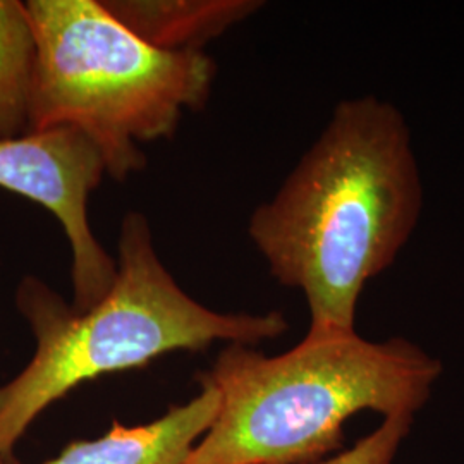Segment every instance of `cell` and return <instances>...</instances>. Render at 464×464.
<instances>
[{
	"instance_id": "obj_1",
	"label": "cell",
	"mask_w": 464,
	"mask_h": 464,
	"mask_svg": "<svg viewBox=\"0 0 464 464\" xmlns=\"http://www.w3.org/2000/svg\"><path fill=\"white\" fill-rule=\"evenodd\" d=\"M423 203L404 114L373 95L343 100L279 191L251 214L249 239L270 276L303 293L308 331H356L366 284L396 264Z\"/></svg>"
},
{
	"instance_id": "obj_2",
	"label": "cell",
	"mask_w": 464,
	"mask_h": 464,
	"mask_svg": "<svg viewBox=\"0 0 464 464\" xmlns=\"http://www.w3.org/2000/svg\"><path fill=\"white\" fill-rule=\"evenodd\" d=\"M440 375L442 363L404 337L375 343L356 331H308L279 356L229 344L198 375L220 404L184 464L325 461L344 446L351 416L413 418Z\"/></svg>"
},
{
	"instance_id": "obj_3",
	"label": "cell",
	"mask_w": 464,
	"mask_h": 464,
	"mask_svg": "<svg viewBox=\"0 0 464 464\" xmlns=\"http://www.w3.org/2000/svg\"><path fill=\"white\" fill-rule=\"evenodd\" d=\"M111 291L88 310L67 304L28 276L17 285L19 312L36 339L34 360L0 387V456L44 410L84 382L143 368L174 351H205L216 341L255 346L289 329L281 312L218 314L186 295L159 258L149 218L128 212L119 232Z\"/></svg>"
},
{
	"instance_id": "obj_4",
	"label": "cell",
	"mask_w": 464,
	"mask_h": 464,
	"mask_svg": "<svg viewBox=\"0 0 464 464\" xmlns=\"http://www.w3.org/2000/svg\"><path fill=\"white\" fill-rule=\"evenodd\" d=\"M23 4L34 36L30 131H82L116 181L147 166L138 143L170 138L184 111L210 97L216 63L205 52L155 49L100 0Z\"/></svg>"
},
{
	"instance_id": "obj_5",
	"label": "cell",
	"mask_w": 464,
	"mask_h": 464,
	"mask_svg": "<svg viewBox=\"0 0 464 464\" xmlns=\"http://www.w3.org/2000/svg\"><path fill=\"white\" fill-rule=\"evenodd\" d=\"M105 176L97 145L74 128L0 140V188L42 205L66 232L76 310L97 304L116 279V260L88 220L90 195Z\"/></svg>"
},
{
	"instance_id": "obj_6",
	"label": "cell",
	"mask_w": 464,
	"mask_h": 464,
	"mask_svg": "<svg viewBox=\"0 0 464 464\" xmlns=\"http://www.w3.org/2000/svg\"><path fill=\"white\" fill-rule=\"evenodd\" d=\"M218 404L216 389L201 385L197 398L149 425L128 429L114 421L103 437L74 440L44 464H184L197 439L212 427Z\"/></svg>"
},
{
	"instance_id": "obj_7",
	"label": "cell",
	"mask_w": 464,
	"mask_h": 464,
	"mask_svg": "<svg viewBox=\"0 0 464 464\" xmlns=\"http://www.w3.org/2000/svg\"><path fill=\"white\" fill-rule=\"evenodd\" d=\"M130 32L155 49L203 52L217 36L260 11V0H100Z\"/></svg>"
},
{
	"instance_id": "obj_8",
	"label": "cell",
	"mask_w": 464,
	"mask_h": 464,
	"mask_svg": "<svg viewBox=\"0 0 464 464\" xmlns=\"http://www.w3.org/2000/svg\"><path fill=\"white\" fill-rule=\"evenodd\" d=\"M34 36L24 4L0 0V140L30 131V82Z\"/></svg>"
},
{
	"instance_id": "obj_9",
	"label": "cell",
	"mask_w": 464,
	"mask_h": 464,
	"mask_svg": "<svg viewBox=\"0 0 464 464\" xmlns=\"http://www.w3.org/2000/svg\"><path fill=\"white\" fill-rule=\"evenodd\" d=\"M411 423L413 418L410 416L385 418L377 430L358 440L353 448L315 464H392Z\"/></svg>"
},
{
	"instance_id": "obj_10",
	"label": "cell",
	"mask_w": 464,
	"mask_h": 464,
	"mask_svg": "<svg viewBox=\"0 0 464 464\" xmlns=\"http://www.w3.org/2000/svg\"><path fill=\"white\" fill-rule=\"evenodd\" d=\"M0 464H9V461H7L5 458H2V456H0Z\"/></svg>"
}]
</instances>
